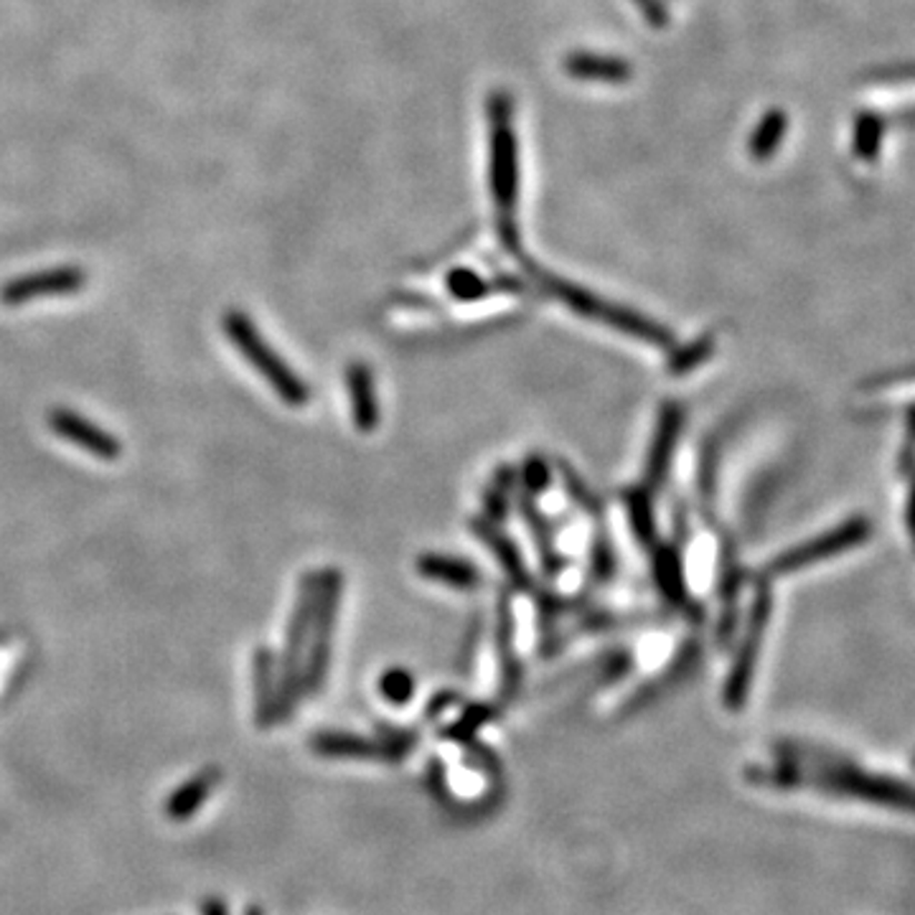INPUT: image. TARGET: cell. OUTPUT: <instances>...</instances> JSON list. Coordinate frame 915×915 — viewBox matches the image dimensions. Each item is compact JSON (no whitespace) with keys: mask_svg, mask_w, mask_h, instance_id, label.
Listing matches in <instances>:
<instances>
[{"mask_svg":"<svg viewBox=\"0 0 915 915\" xmlns=\"http://www.w3.org/2000/svg\"><path fill=\"white\" fill-rule=\"evenodd\" d=\"M491 138V193H494L499 234L506 248H516V201H519V145L514 130V104L506 92L489 100Z\"/></svg>","mask_w":915,"mask_h":915,"instance_id":"6da1fadb","label":"cell"},{"mask_svg":"<svg viewBox=\"0 0 915 915\" xmlns=\"http://www.w3.org/2000/svg\"><path fill=\"white\" fill-rule=\"evenodd\" d=\"M536 278H540V283L544 285L547 293H552L557 301L565 303L570 311L583 315V319L609 325V329L613 331L626 333V336H633L644 343H651V346H656V349H668V343H672V333H668L664 325L648 321L646 315L631 311V308L603 301V298L587 293V290L577 288L575 283L544 275V272H536Z\"/></svg>","mask_w":915,"mask_h":915,"instance_id":"7a4b0ae2","label":"cell"},{"mask_svg":"<svg viewBox=\"0 0 915 915\" xmlns=\"http://www.w3.org/2000/svg\"><path fill=\"white\" fill-rule=\"evenodd\" d=\"M224 331L227 336L232 339L237 351L248 359L254 366V372L272 386V392H275L280 400L288 402L290 408H303V404H308V400H311L308 384L275 354V351H272L270 343L260 336L258 325L252 323L248 313L229 311L224 315Z\"/></svg>","mask_w":915,"mask_h":915,"instance_id":"3957f363","label":"cell"},{"mask_svg":"<svg viewBox=\"0 0 915 915\" xmlns=\"http://www.w3.org/2000/svg\"><path fill=\"white\" fill-rule=\"evenodd\" d=\"M808 781L822 786L824 791H832V794L859 798L867 801V804L887 808H901V812H908L915 816V788L903 781L869 776L865 771L839 768V765L808 773Z\"/></svg>","mask_w":915,"mask_h":915,"instance_id":"277c9868","label":"cell"},{"mask_svg":"<svg viewBox=\"0 0 915 915\" xmlns=\"http://www.w3.org/2000/svg\"><path fill=\"white\" fill-rule=\"evenodd\" d=\"M341 587L343 577L336 567H329L319 575V601H315V615L311 626V651H308V662L303 672V692L315 694L321 690L329 672L331 662V641L333 629H336L339 619V603H341Z\"/></svg>","mask_w":915,"mask_h":915,"instance_id":"5b68a950","label":"cell"},{"mask_svg":"<svg viewBox=\"0 0 915 915\" xmlns=\"http://www.w3.org/2000/svg\"><path fill=\"white\" fill-rule=\"evenodd\" d=\"M873 526L865 516H852L847 522L839 524L837 530L814 536L798 547H791L788 552L778 554L776 560L768 562L765 567V575L768 577H783V575H794V572L806 570L808 565H816V562L832 560L837 554H844L852 547H859L862 542H867Z\"/></svg>","mask_w":915,"mask_h":915,"instance_id":"8992f818","label":"cell"},{"mask_svg":"<svg viewBox=\"0 0 915 915\" xmlns=\"http://www.w3.org/2000/svg\"><path fill=\"white\" fill-rule=\"evenodd\" d=\"M771 609H773L771 593L763 587L758 597H755L751 621H747V631L741 641V651H737L735 664L733 668H730V676L725 682V694H723L725 707L733 712H737L745 705L747 692H751L755 666H758L761 646L765 639V629H768V621H771Z\"/></svg>","mask_w":915,"mask_h":915,"instance_id":"52a82bcc","label":"cell"},{"mask_svg":"<svg viewBox=\"0 0 915 915\" xmlns=\"http://www.w3.org/2000/svg\"><path fill=\"white\" fill-rule=\"evenodd\" d=\"M49 428L54 435L69 440V443H74L90 455L100 458V461H118L122 455V445L118 443V438L104 433V430L97 428L92 420L77 415V412L67 408H57L49 412Z\"/></svg>","mask_w":915,"mask_h":915,"instance_id":"ba28073f","label":"cell"},{"mask_svg":"<svg viewBox=\"0 0 915 915\" xmlns=\"http://www.w3.org/2000/svg\"><path fill=\"white\" fill-rule=\"evenodd\" d=\"M84 280L87 275L79 268L31 272V275L16 278L11 283H6V288L0 290V298H3V303L8 305H21L26 301H33V298L72 295L77 290L84 288Z\"/></svg>","mask_w":915,"mask_h":915,"instance_id":"9c48e42d","label":"cell"},{"mask_svg":"<svg viewBox=\"0 0 915 915\" xmlns=\"http://www.w3.org/2000/svg\"><path fill=\"white\" fill-rule=\"evenodd\" d=\"M684 425V412L680 404H666L662 410V418H658L654 440H651V451L646 461V486L648 491H656L662 486L668 471V463H672L676 440H680Z\"/></svg>","mask_w":915,"mask_h":915,"instance_id":"30bf717a","label":"cell"},{"mask_svg":"<svg viewBox=\"0 0 915 915\" xmlns=\"http://www.w3.org/2000/svg\"><path fill=\"white\" fill-rule=\"evenodd\" d=\"M313 751L323 758H349V761H400L402 753L386 743H374L359 735L346 733H319L311 741Z\"/></svg>","mask_w":915,"mask_h":915,"instance_id":"8fae6325","label":"cell"},{"mask_svg":"<svg viewBox=\"0 0 915 915\" xmlns=\"http://www.w3.org/2000/svg\"><path fill=\"white\" fill-rule=\"evenodd\" d=\"M565 72L580 82H601V84H623L633 77V67L626 59L595 54V51H572L562 61Z\"/></svg>","mask_w":915,"mask_h":915,"instance_id":"7c38bea8","label":"cell"},{"mask_svg":"<svg viewBox=\"0 0 915 915\" xmlns=\"http://www.w3.org/2000/svg\"><path fill=\"white\" fill-rule=\"evenodd\" d=\"M349 398H351V415H354L356 428L362 433H374L380 425V404H376L374 380L369 366L362 362H354L346 372Z\"/></svg>","mask_w":915,"mask_h":915,"instance_id":"4fadbf2b","label":"cell"},{"mask_svg":"<svg viewBox=\"0 0 915 915\" xmlns=\"http://www.w3.org/2000/svg\"><path fill=\"white\" fill-rule=\"evenodd\" d=\"M254 697H258V723L272 725L278 720V674L272 648L254 651Z\"/></svg>","mask_w":915,"mask_h":915,"instance_id":"5bb4252c","label":"cell"},{"mask_svg":"<svg viewBox=\"0 0 915 915\" xmlns=\"http://www.w3.org/2000/svg\"><path fill=\"white\" fill-rule=\"evenodd\" d=\"M418 570L422 577L435 580L440 585L458 587V591H471V587H476L481 583L476 567L463 560L443 557V554H425V557H420Z\"/></svg>","mask_w":915,"mask_h":915,"instance_id":"9a60e30c","label":"cell"},{"mask_svg":"<svg viewBox=\"0 0 915 915\" xmlns=\"http://www.w3.org/2000/svg\"><path fill=\"white\" fill-rule=\"evenodd\" d=\"M786 130H788V118L783 110H768L758 120V125L747 138V153L755 161L763 163L768 161L771 155L778 153V148L783 143V138H786Z\"/></svg>","mask_w":915,"mask_h":915,"instance_id":"2e32d148","label":"cell"},{"mask_svg":"<svg viewBox=\"0 0 915 915\" xmlns=\"http://www.w3.org/2000/svg\"><path fill=\"white\" fill-rule=\"evenodd\" d=\"M885 122L877 112H859L855 122V135H852V151L862 161H875L883 148Z\"/></svg>","mask_w":915,"mask_h":915,"instance_id":"e0dca14e","label":"cell"},{"mask_svg":"<svg viewBox=\"0 0 915 915\" xmlns=\"http://www.w3.org/2000/svg\"><path fill=\"white\" fill-rule=\"evenodd\" d=\"M217 781H219L217 771L199 773V776L189 781L187 786L175 791V796L169 801V814L173 816V820H187V816H191L193 808H197L201 801L209 796V791Z\"/></svg>","mask_w":915,"mask_h":915,"instance_id":"ac0fdd59","label":"cell"},{"mask_svg":"<svg viewBox=\"0 0 915 915\" xmlns=\"http://www.w3.org/2000/svg\"><path fill=\"white\" fill-rule=\"evenodd\" d=\"M656 580H658V587H662V593L668 597L672 603H682L684 601V572L680 565V557H676L674 552L662 550L656 554Z\"/></svg>","mask_w":915,"mask_h":915,"instance_id":"d6986e66","label":"cell"},{"mask_svg":"<svg viewBox=\"0 0 915 915\" xmlns=\"http://www.w3.org/2000/svg\"><path fill=\"white\" fill-rule=\"evenodd\" d=\"M481 536H483V542L489 544L491 550H494V554L499 557V562L501 565L506 567V572L509 575H512V580H516V583H526V575H524V567H522V560H519V554H516V550H514V544L506 540V536H501L499 532H494L491 530V526H479L476 530Z\"/></svg>","mask_w":915,"mask_h":915,"instance_id":"ffe728a7","label":"cell"},{"mask_svg":"<svg viewBox=\"0 0 915 915\" xmlns=\"http://www.w3.org/2000/svg\"><path fill=\"white\" fill-rule=\"evenodd\" d=\"M629 514H631V524H633V532L644 544L654 542V514H651V501L646 491H636V494H631L629 499Z\"/></svg>","mask_w":915,"mask_h":915,"instance_id":"44dd1931","label":"cell"},{"mask_svg":"<svg viewBox=\"0 0 915 915\" xmlns=\"http://www.w3.org/2000/svg\"><path fill=\"white\" fill-rule=\"evenodd\" d=\"M448 290H451L458 301H476V298L491 293V283H486V280L471 270H455L448 278Z\"/></svg>","mask_w":915,"mask_h":915,"instance_id":"7402d4cb","label":"cell"},{"mask_svg":"<svg viewBox=\"0 0 915 915\" xmlns=\"http://www.w3.org/2000/svg\"><path fill=\"white\" fill-rule=\"evenodd\" d=\"M380 692L392 705H404L415 694V682H412V676L404 668H392V672H386L380 680Z\"/></svg>","mask_w":915,"mask_h":915,"instance_id":"603a6c76","label":"cell"},{"mask_svg":"<svg viewBox=\"0 0 915 915\" xmlns=\"http://www.w3.org/2000/svg\"><path fill=\"white\" fill-rule=\"evenodd\" d=\"M633 6L639 8V13L644 16L651 29H664L668 23V11L662 0H633Z\"/></svg>","mask_w":915,"mask_h":915,"instance_id":"cb8c5ba5","label":"cell"},{"mask_svg":"<svg viewBox=\"0 0 915 915\" xmlns=\"http://www.w3.org/2000/svg\"><path fill=\"white\" fill-rule=\"evenodd\" d=\"M707 351H710V346H707V341H702V343H694L692 349H686V351H680V354H676V359H674V366H668V372H682V369H692L694 364L700 362V359H705L707 356Z\"/></svg>","mask_w":915,"mask_h":915,"instance_id":"d4e9b609","label":"cell"},{"mask_svg":"<svg viewBox=\"0 0 915 915\" xmlns=\"http://www.w3.org/2000/svg\"><path fill=\"white\" fill-rule=\"evenodd\" d=\"M908 530H911L913 544H915V486H913L911 499H908Z\"/></svg>","mask_w":915,"mask_h":915,"instance_id":"484cf974","label":"cell"}]
</instances>
